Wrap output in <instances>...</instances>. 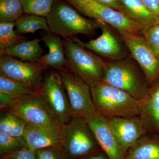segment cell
Masks as SVG:
<instances>
[{
	"label": "cell",
	"mask_w": 159,
	"mask_h": 159,
	"mask_svg": "<svg viewBox=\"0 0 159 159\" xmlns=\"http://www.w3.org/2000/svg\"><path fill=\"white\" fill-rule=\"evenodd\" d=\"M83 14L109 25L121 36H142L147 30L122 11L95 0H66Z\"/></svg>",
	"instance_id": "3957f363"
},
{
	"label": "cell",
	"mask_w": 159,
	"mask_h": 159,
	"mask_svg": "<svg viewBox=\"0 0 159 159\" xmlns=\"http://www.w3.org/2000/svg\"><path fill=\"white\" fill-rule=\"evenodd\" d=\"M36 159H68L61 145L51 146L35 151Z\"/></svg>",
	"instance_id": "83f0119b"
},
{
	"label": "cell",
	"mask_w": 159,
	"mask_h": 159,
	"mask_svg": "<svg viewBox=\"0 0 159 159\" xmlns=\"http://www.w3.org/2000/svg\"><path fill=\"white\" fill-rule=\"evenodd\" d=\"M141 101L142 109L140 116L148 127L159 133V81L150 89L145 99Z\"/></svg>",
	"instance_id": "d6986e66"
},
{
	"label": "cell",
	"mask_w": 159,
	"mask_h": 159,
	"mask_svg": "<svg viewBox=\"0 0 159 159\" xmlns=\"http://www.w3.org/2000/svg\"><path fill=\"white\" fill-rule=\"evenodd\" d=\"M8 111L20 117L28 125L58 130L62 129L52 119L35 94L18 99Z\"/></svg>",
	"instance_id": "8fae6325"
},
{
	"label": "cell",
	"mask_w": 159,
	"mask_h": 159,
	"mask_svg": "<svg viewBox=\"0 0 159 159\" xmlns=\"http://www.w3.org/2000/svg\"><path fill=\"white\" fill-rule=\"evenodd\" d=\"M56 0H20L24 13L47 17Z\"/></svg>",
	"instance_id": "d4e9b609"
},
{
	"label": "cell",
	"mask_w": 159,
	"mask_h": 159,
	"mask_svg": "<svg viewBox=\"0 0 159 159\" xmlns=\"http://www.w3.org/2000/svg\"><path fill=\"white\" fill-rule=\"evenodd\" d=\"M35 95L61 127L65 126L73 118L68 97L58 72H49L45 74Z\"/></svg>",
	"instance_id": "277c9868"
},
{
	"label": "cell",
	"mask_w": 159,
	"mask_h": 159,
	"mask_svg": "<svg viewBox=\"0 0 159 159\" xmlns=\"http://www.w3.org/2000/svg\"><path fill=\"white\" fill-rule=\"evenodd\" d=\"M148 9L159 17V0H141Z\"/></svg>",
	"instance_id": "1f68e13d"
},
{
	"label": "cell",
	"mask_w": 159,
	"mask_h": 159,
	"mask_svg": "<svg viewBox=\"0 0 159 159\" xmlns=\"http://www.w3.org/2000/svg\"><path fill=\"white\" fill-rule=\"evenodd\" d=\"M63 43L69 68L91 88L102 82L106 62L71 38L65 39Z\"/></svg>",
	"instance_id": "8992f818"
},
{
	"label": "cell",
	"mask_w": 159,
	"mask_h": 159,
	"mask_svg": "<svg viewBox=\"0 0 159 159\" xmlns=\"http://www.w3.org/2000/svg\"><path fill=\"white\" fill-rule=\"evenodd\" d=\"M97 22L99 28L102 30V33L99 37L88 42H83L76 37L71 39L90 51L113 61L126 58L122 46L112 32L106 26L105 24Z\"/></svg>",
	"instance_id": "5bb4252c"
},
{
	"label": "cell",
	"mask_w": 159,
	"mask_h": 159,
	"mask_svg": "<svg viewBox=\"0 0 159 159\" xmlns=\"http://www.w3.org/2000/svg\"><path fill=\"white\" fill-rule=\"evenodd\" d=\"M16 32L20 34L34 33L39 30H44L50 33L47 19L34 15H23L15 22Z\"/></svg>",
	"instance_id": "44dd1931"
},
{
	"label": "cell",
	"mask_w": 159,
	"mask_h": 159,
	"mask_svg": "<svg viewBox=\"0 0 159 159\" xmlns=\"http://www.w3.org/2000/svg\"><path fill=\"white\" fill-rule=\"evenodd\" d=\"M23 138L27 142L29 148L36 151L51 146H62L63 133L62 129L58 130L28 124Z\"/></svg>",
	"instance_id": "9a60e30c"
},
{
	"label": "cell",
	"mask_w": 159,
	"mask_h": 159,
	"mask_svg": "<svg viewBox=\"0 0 159 159\" xmlns=\"http://www.w3.org/2000/svg\"><path fill=\"white\" fill-rule=\"evenodd\" d=\"M48 48V54L43 55L38 62L46 68L60 70L68 67L66 58L63 42L57 35L49 33L41 39Z\"/></svg>",
	"instance_id": "2e32d148"
},
{
	"label": "cell",
	"mask_w": 159,
	"mask_h": 159,
	"mask_svg": "<svg viewBox=\"0 0 159 159\" xmlns=\"http://www.w3.org/2000/svg\"><path fill=\"white\" fill-rule=\"evenodd\" d=\"M27 125L22 118L8 111L0 119V131L11 136L23 138Z\"/></svg>",
	"instance_id": "7402d4cb"
},
{
	"label": "cell",
	"mask_w": 159,
	"mask_h": 159,
	"mask_svg": "<svg viewBox=\"0 0 159 159\" xmlns=\"http://www.w3.org/2000/svg\"><path fill=\"white\" fill-rule=\"evenodd\" d=\"M98 145L110 159H124L123 153L108 118L95 111L85 118Z\"/></svg>",
	"instance_id": "7c38bea8"
},
{
	"label": "cell",
	"mask_w": 159,
	"mask_h": 159,
	"mask_svg": "<svg viewBox=\"0 0 159 159\" xmlns=\"http://www.w3.org/2000/svg\"><path fill=\"white\" fill-rule=\"evenodd\" d=\"M41 41V39L38 38L23 41L0 51V54L10 55L24 61L38 62L42 56L43 49L40 44Z\"/></svg>",
	"instance_id": "ac0fdd59"
},
{
	"label": "cell",
	"mask_w": 159,
	"mask_h": 159,
	"mask_svg": "<svg viewBox=\"0 0 159 159\" xmlns=\"http://www.w3.org/2000/svg\"><path fill=\"white\" fill-rule=\"evenodd\" d=\"M121 11L148 29L159 24V17L148 9L141 0H120Z\"/></svg>",
	"instance_id": "e0dca14e"
},
{
	"label": "cell",
	"mask_w": 159,
	"mask_h": 159,
	"mask_svg": "<svg viewBox=\"0 0 159 159\" xmlns=\"http://www.w3.org/2000/svg\"><path fill=\"white\" fill-rule=\"evenodd\" d=\"M58 72L68 97L73 117L85 119L96 111L90 87L69 67Z\"/></svg>",
	"instance_id": "9c48e42d"
},
{
	"label": "cell",
	"mask_w": 159,
	"mask_h": 159,
	"mask_svg": "<svg viewBox=\"0 0 159 159\" xmlns=\"http://www.w3.org/2000/svg\"><path fill=\"white\" fill-rule=\"evenodd\" d=\"M121 36L148 84H152L159 77V55L155 53L143 36Z\"/></svg>",
	"instance_id": "30bf717a"
},
{
	"label": "cell",
	"mask_w": 159,
	"mask_h": 159,
	"mask_svg": "<svg viewBox=\"0 0 159 159\" xmlns=\"http://www.w3.org/2000/svg\"><path fill=\"white\" fill-rule=\"evenodd\" d=\"M46 19L50 33L65 39L72 38L77 34L91 36L99 28L97 21L84 17L71 6L58 0Z\"/></svg>",
	"instance_id": "5b68a950"
},
{
	"label": "cell",
	"mask_w": 159,
	"mask_h": 159,
	"mask_svg": "<svg viewBox=\"0 0 159 159\" xmlns=\"http://www.w3.org/2000/svg\"><path fill=\"white\" fill-rule=\"evenodd\" d=\"M97 111L108 118L141 115L142 102L125 91L103 82L91 88Z\"/></svg>",
	"instance_id": "6da1fadb"
},
{
	"label": "cell",
	"mask_w": 159,
	"mask_h": 159,
	"mask_svg": "<svg viewBox=\"0 0 159 159\" xmlns=\"http://www.w3.org/2000/svg\"><path fill=\"white\" fill-rule=\"evenodd\" d=\"M143 37L155 53L159 55V24L148 28Z\"/></svg>",
	"instance_id": "f1b7e54d"
},
{
	"label": "cell",
	"mask_w": 159,
	"mask_h": 159,
	"mask_svg": "<svg viewBox=\"0 0 159 159\" xmlns=\"http://www.w3.org/2000/svg\"><path fill=\"white\" fill-rule=\"evenodd\" d=\"M28 146L23 138L11 136L0 131V155L14 153Z\"/></svg>",
	"instance_id": "4316f807"
},
{
	"label": "cell",
	"mask_w": 159,
	"mask_h": 159,
	"mask_svg": "<svg viewBox=\"0 0 159 159\" xmlns=\"http://www.w3.org/2000/svg\"><path fill=\"white\" fill-rule=\"evenodd\" d=\"M20 0H0V20L15 22L23 15Z\"/></svg>",
	"instance_id": "603a6c76"
},
{
	"label": "cell",
	"mask_w": 159,
	"mask_h": 159,
	"mask_svg": "<svg viewBox=\"0 0 159 159\" xmlns=\"http://www.w3.org/2000/svg\"><path fill=\"white\" fill-rule=\"evenodd\" d=\"M0 93L10 95L17 99L27 95L36 94L35 91L27 88L1 74Z\"/></svg>",
	"instance_id": "484cf974"
},
{
	"label": "cell",
	"mask_w": 159,
	"mask_h": 159,
	"mask_svg": "<svg viewBox=\"0 0 159 159\" xmlns=\"http://www.w3.org/2000/svg\"><path fill=\"white\" fill-rule=\"evenodd\" d=\"M1 159H36V152L28 146L16 152L1 156Z\"/></svg>",
	"instance_id": "f546056e"
},
{
	"label": "cell",
	"mask_w": 159,
	"mask_h": 159,
	"mask_svg": "<svg viewBox=\"0 0 159 159\" xmlns=\"http://www.w3.org/2000/svg\"><path fill=\"white\" fill-rule=\"evenodd\" d=\"M15 26V22H0V51L24 41L25 36L16 34Z\"/></svg>",
	"instance_id": "cb8c5ba5"
},
{
	"label": "cell",
	"mask_w": 159,
	"mask_h": 159,
	"mask_svg": "<svg viewBox=\"0 0 159 159\" xmlns=\"http://www.w3.org/2000/svg\"><path fill=\"white\" fill-rule=\"evenodd\" d=\"M17 98L0 93V109L2 111H9Z\"/></svg>",
	"instance_id": "4dcf8cb0"
},
{
	"label": "cell",
	"mask_w": 159,
	"mask_h": 159,
	"mask_svg": "<svg viewBox=\"0 0 159 159\" xmlns=\"http://www.w3.org/2000/svg\"><path fill=\"white\" fill-rule=\"evenodd\" d=\"M102 82L125 91L142 101L150 89L140 68L128 58L106 62Z\"/></svg>",
	"instance_id": "7a4b0ae2"
},
{
	"label": "cell",
	"mask_w": 159,
	"mask_h": 159,
	"mask_svg": "<svg viewBox=\"0 0 159 159\" xmlns=\"http://www.w3.org/2000/svg\"><path fill=\"white\" fill-rule=\"evenodd\" d=\"M100 4L108 6L118 11H121L120 0H95Z\"/></svg>",
	"instance_id": "d6a6232c"
},
{
	"label": "cell",
	"mask_w": 159,
	"mask_h": 159,
	"mask_svg": "<svg viewBox=\"0 0 159 159\" xmlns=\"http://www.w3.org/2000/svg\"><path fill=\"white\" fill-rule=\"evenodd\" d=\"M130 149L124 159H159V141L140 139Z\"/></svg>",
	"instance_id": "ffe728a7"
},
{
	"label": "cell",
	"mask_w": 159,
	"mask_h": 159,
	"mask_svg": "<svg viewBox=\"0 0 159 159\" xmlns=\"http://www.w3.org/2000/svg\"><path fill=\"white\" fill-rule=\"evenodd\" d=\"M62 129V147L68 159H79L101 149L84 118L73 117Z\"/></svg>",
	"instance_id": "52a82bcc"
},
{
	"label": "cell",
	"mask_w": 159,
	"mask_h": 159,
	"mask_svg": "<svg viewBox=\"0 0 159 159\" xmlns=\"http://www.w3.org/2000/svg\"><path fill=\"white\" fill-rule=\"evenodd\" d=\"M79 159H110L102 150L94 152Z\"/></svg>",
	"instance_id": "836d02e7"
},
{
	"label": "cell",
	"mask_w": 159,
	"mask_h": 159,
	"mask_svg": "<svg viewBox=\"0 0 159 159\" xmlns=\"http://www.w3.org/2000/svg\"><path fill=\"white\" fill-rule=\"evenodd\" d=\"M108 119L125 155L146 133L148 127L140 116Z\"/></svg>",
	"instance_id": "4fadbf2b"
},
{
	"label": "cell",
	"mask_w": 159,
	"mask_h": 159,
	"mask_svg": "<svg viewBox=\"0 0 159 159\" xmlns=\"http://www.w3.org/2000/svg\"><path fill=\"white\" fill-rule=\"evenodd\" d=\"M47 70L39 62L24 61L10 55L1 54L0 74L36 93Z\"/></svg>",
	"instance_id": "ba28073f"
}]
</instances>
